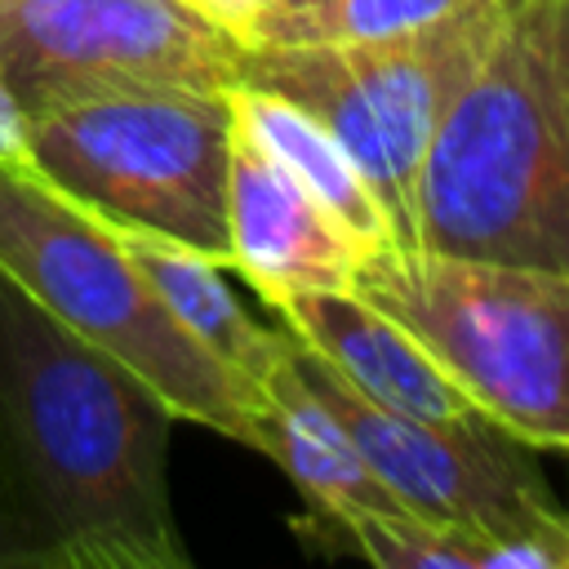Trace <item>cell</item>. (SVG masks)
I'll list each match as a JSON object with an SVG mask.
<instances>
[{
    "instance_id": "obj_8",
    "label": "cell",
    "mask_w": 569,
    "mask_h": 569,
    "mask_svg": "<svg viewBox=\"0 0 569 569\" xmlns=\"http://www.w3.org/2000/svg\"><path fill=\"white\" fill-rule=\"evenodd\" d=\"M240 62L191 0H0V84L22 116L102 89H236Z\"/></svg>"
},
{
    "instance_id": "obj_9",
    "label": "cell",
    "mask_w": 569,
    "mask_h": 569,
    "mask_svg": "<svg viewBox=\"0 0 569 569\" xmlns=\"http://www.w3.org/2000/svg\"><path fill=\"white\" fill-rule=\"evenodd\" d=\"M227 236L231 267L267 302L307 289H351V271L360 258L351 236L240 124L231 133Z\"/></svg>"
},
{
    "instance_id": "obj_13",
    "label": "cell",
    "mask_w": 569,
    "mask_h": 569,
    "mask_svg": "<svg viewBox=\"0 0 569 569\" xmlns=\"http://www.w3.org/2000/svg\"><path fill=\"white\" fill-rule=\"evenodd\" d=\"M231 116L267 156H276L298 178V187L351 236L360 253L396 244L373 187L365 182V173L351 164V156L333 142L325 124H316L307 111H298L276 93L240 89V84L231 89Z\"/></svg>"
},
{
    "instance_id": "obj_6",
    "label": "cell",
    "mask_w": 569,
    "mask_h": 569,
    "mask_svg": "<svg viewBox=\"0 0 569 569\" xmlns=\"http://www.w3.org/2000/svg\"><path fill=\"white\" fill-rule=\"evenodd\" d=\"M507 0H462L396 36L347 44H267L240 62V89H262L333 133L373 187L396 244L413 249V187L436 120L489 49Z\"/></svg>"
},
{
    "instance_id": "obj_14",
    "label": "cell",
    "mask_w": 569,
    "mask_h": 569,
    "mask_svg": "<svg viewBox=\"0 0 569 569\" xmlns=\"http://www.w3.org/2000/svg\"><path fill=\"white\" fill-rule=\"evenodd\" d=\"M462 0H267L240 31V44H347L396 36L449 13Z\"/></svg>"
},
{
    "instance_id": "obj_3",
    "label": "cell",
    "mask_w": 569,
    "mask_h": 569,
    "mask_svg": "<svg viewBox=\"0 0 569 569\" xmlns=\"http://www.w3.org/2000/svg\"><path fill=\"white\" fill-rule=\"evenodd\" d=\"M0 271L76 338L138 373L173 418L249 445L267 391L204 351L116 231L53 191L27 160H0Z\"/></svg>"
},
{
    "instance_id": "obj_11",
    "label": "cell",
    "mask_w": 569,
    "mask_h": 569,
    "mask_svg": "<svg viewBox=\"0 0 569 569\" xmlns=\"http://www.w3.org/2000/svg\"><path fill=\"white\" fill-rule=\"evenodd\" d=\"M262 391H267V409L253 422L249 449L267 453L316 507V516H325V525L351 511H378V516L405 511L400 498L373 476L365 453L351 445V436L338 427V418L302 382L293 365V342L280 356V365L267 373Z\"/></svg>"
},
{
    "instance_id": "obj_2",
    "label": "cell",
    "mask_w": 569,
    "mask_h": 569,
    "mask_svg": "<svg viewBox=\"0 0 569 569\" xmlns=\"http://www.w3.org/2000/svg\"><path fill=\"white\" fill-rule=\"evenodd\" d=\"M413 249L569 271V0H507L422 151Z\"/></svg>"
},
{
    "instance_id": "obj_15",
    "label": "cell",
    "mask_w": 569,
    "mask_h": 569,
    "mask_svg": "<svg viewBox=\"0 0 569 569\" xmlns=\"http://www.w3.org/2000/svg\"><path fill=\"white\" fill-rule=\"evenodd\" d=\"M333 529L347 533V542L378 569H489V547L498 542L409 511H351L333 520Z\"/></svg>"
},
{
    "instance_id": "obj_12",
    "label": "cell",
    "mask_w": 569,
    "mask_h": 569,
    "mask_svg": "<svg viewBox=\"0 0 569 569\" xmlns=\"http://www.w3.org/2000/svg\"><path fill=\"white\" fill-rule=\"evenodd\" d=\"M111 227V222H107ZM116 240L124 244V253L133 258V267L147 276V284L160 293V302L178 316V325L204 347L213 351L231 373H240L244 382H253L262 391L267 373L280 365V356L289 351L293 333H276L267 325H258L236 293L222 284V267L178 240L151 236V231H133V227H111Z\"/></svg>"
},
{
    "instance_id": "obj_10",
    "label": "cell",
    "mask_w": 569,
    "mask_h": 569,
    "mask_svg": "<svg viewBox=\"0 0 569 569\" xmlns=\"http://www.w3.org/2000/svg\"><path fill=\"white\" fill-rule=\"evenodd\" d=\"M284 329L311 347L365 400L422 422H480L485 413L431 365L413 333L351 289H307L271 298Z\"/></svg>"
},
{
    "instance_id": "obj_1",
    "label": "cell",
    "mask_w": 569,
    "mask_h": 569,
    "mask_svg": "<svg viewBox=\"0 0 569 569\" xmlns=\"http://www.w3.org/2000/svg\"><path fill=\"white\" fill-rule=\"evenodd\" d=\"M173 409L0 271V569H187Z\"/></svg>"
},
{
    "instance_id": "obj_4",
    "label": "cell",
    "mask_w": 569,
    "mask_h": 569,
    "mask_svg": "<svg viewBox=\"0 0 569 569\" xmlns=\"http://www.w3.org/2000/svg\"><path fill=\"white\" fill-rule=\"evenodd\" d=\"M351 293L391 316L511 440L569 449V271L382 244Z\"/></svg>"
},
{
    "instance_id": "obj_16",
    "label": "cell",
    "mask_w": 569,
    "mask_h": 569,
    "mask_svg": "<svg viewBox=\"0 0 569 569\" xmlns=\"http://www.w3.org/2000/svg\"><path fill=\"white\" fill-rule=\"evenodd\" d=\"M0 160H27V116L0 84Z\"/></svg>"
},
{
    "instance_id": "obj_7",
    "label": "cell",
    "mask_w": 569,
    "mask_h": 569,
    "mask_svg": "<svg viewBox=\"0 0 569 569\" xmlns=\"http://www.w3.org/2000/svg\"><path fill=\"white\" fill-rule=\"evenodd\" d=\"M293 365L405 511L498 542L533 538L560 556V569H569V511L556 502L542 471L520 458V440L498 431L489 418L422 422L382 409L298 338Z\"/></svg>"
},
{
    "instance_id": "obj_17",
    "label": "cell",
    "mask_w": 569,
    "mask_h": 569,
    "mask_svg": "<svg viewBox=\"0 0 569 569\" xmlns=\"http://www.w3.org/2000/svg\"><path fill=\"white\" fill-rule=\"evenodd\" d=\"M204 18H213L218 27H227L236 40H240V31H244V22L267 4V0H191Z\"/></svg>"
},
{
    "instance_id": "obj_5",
    "label": "cell",
    "mask_w": 569,
    "mask_h": 569,
    "mask_svg": "<svg viewBox=\"0 0 569 569\" xmlns=\"http://www.w3.org/2000/svg\"><path fill=\"white\" fill-rule=\"evenodd\" d=\"M231 89H102L31 111L27 164L102 222L231 267Z\"/></svg>"
}]
</instances>
